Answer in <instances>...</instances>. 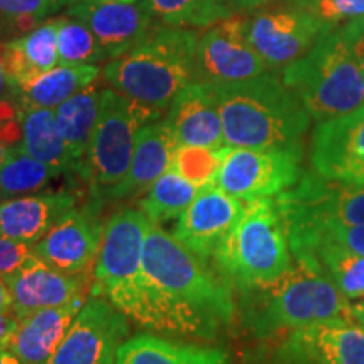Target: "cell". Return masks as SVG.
Instances as JSON below:
<instances>
[{
  "label": "cell",
  "instance_id": "f35d334b",
  "mask_svg": "<svg viewBox=\"0 0 364 364\" xmlns=\"http://www.w3.org/2000/svg\"><path fill=\"white\" fill-rule=\"evenodd\" d=\"M312 11L327 24L364 17V0H314Z\"/></svg>",
  "mask_w": 364,
  "mask_h": 364
},
{
  "label": "cell",
  "instance_id": "5b68a950",
  "mask_svg": "<svg viewBox=\"0 0 364 364\" xmlns=\"http://www.w3.org/2000/svg\"><path fill=\"white\" fill-rule=\"evenodd\" d=\"M213 258L228 284L241 292L280 279L292 267V252L275 199L245 203Z\"/></svg>",
  "mask_w": 364,
  "mask_h": 364
},
{
  "label": "cell",
  "instance_id": "4316f807",
  "mask_svg": "<svg viewBox=\"0 0 364 364\" xmlns=\"http://www.w3.org/2000/svg\"><path fill=\"white\" fill-rule=\"evenodd\" d=\"M100 97H102V91L91 85L54 108L58 129L61 132L68 156H70V177H76L78 181H81L86 152H88L91 136L97 127Z\"/></svg>",
  "mask_w": 364,
  "mask_h": 364
},
{
  "label": "cell",
  "instance_id": "f1b7e54d",
  "mask_svg": "<svg viewBox=\"0 0 364 364\" xmlns=\"http://www.w3.org/2000/svg\"><path fill=\"white\" fill-rule=\"evenodd\" d=\"M19 108V107H17ZM22 140L21 147L31 157L48 164L59 172L71 176V162L58 129L56 115L51 108H19Z\"/></svg>",
  "mask_w": 364,
  "mask_h": 364
},
{
  "label": "cell",
  "instance_id": "83f0119b",
  "mask_svg": "<svg viewBox=\"0 0 364 364\" xmlns=\"http://www.w3.org/2000/svg\"><path fill=\"white\" fill-rule=\"evenodd\" d=\"M100 76L95 65L56 66L43 73L31 83L12 90V97L19 108H54L73 95L88 88Z\"/></svg>",
  "mask_w": 364,
  "mask_h": 364
},
{
  "label": "cell",
  "instance_id": "7dc6e473",
  "mask_svg": "<svg viewBox=\"0 0 364 364\" xmlns=\"http://www.w3.org/2000/svg\"><path fill=\"white\" fill-rule=\"evenodd\" d=\"M351 317L354 322L364 327V300L358 304H351Z\"/></svg>",
  "mask_w": 364,
  "mask_h": 364
},
{
  "label": "cell",
  "instance_id": "7c38bea8",
  "mask_svg": "<svg viewBox=\"0 0 364 364\" xmlns=\"http://www.w3.org/2000/svg\"><path fill=\"white\" fill-rule=\"evenodd\" d=\"M268 70L248 39V19L230 16L198 38L194 81L226 85L257 78Z\"/></svg>",
  "mask_w": 364,
  "mask_h": 364
},
{
  "label": "cell",
  "instance_id": "cb8c5ba5",
  "mask_svg": "<svg viewBox=\"0 0 364 364\" xmlns=\"http://www.w3.org/2000/svg\"><path fill=\"white\" fill-rule=\"evenodd\" d=\"M0 46L9 88L11 91L21 88L43 73L59 66L58 19L44 22L26 36Z\"/></svg>",
  "mask_w": 364,
  "mask_h": 364
},
{
  "label": "cell",
  "instance_id": "60d3db41",
  "mask_svg": "<svg viewBox=\"0 0 364 364\" xmlns=\"http://www.w3.org/2000/svg\"><path fill=\"white\" fill-rule=\"evenodd\" d=\"M341 31H343L346 43L351 48L353 56L356 59L364 80V17L363 19L349 21Z\"/></svg>",
  "mask_w": 364,
  "mask_h": 364
},
{
  "label": "cell",
  "instance_id": "52a82bcc",
  "mask_svg": "<svg viewBox=\"0 0 364 364\" xmlns=\"http://www.w3.org/2000/svg\"><path fill=\"white\" fill-rule=\"evenodd\" d=\"M161 117L162 112L145 107L117 90L102 91L97 127L81 174V182L88 186L91 204L103 208V196L120 184L130 169L140 129Z\"/></svg>",
  "mask_w": 364,
  "mask_h": 364
},
{
  "label": "cell",
  "instance_id": "ba28073f",
  "mask_svg": "<svg viewBox=\"0 0 364 364\" xmlns=\"http://www.w3.org/2000/svg\"><path fill=\"white\" fill-rule=\"evenodd\" d=\"M285 233L327 225H364V184L332 181L302 172L297 184L275 196Z\"/></svg>",
  "mask_w": 364,
  "mask_h": 364
},
{
  "label": "cell",
  "instance_id": "44dd1931",
  "mask_svg": "<svg viewBox=\"0 0 364 364\" xmlns=\"http://www.w3.org/2000/svg\"><path fill=\"white\" fill-rule=\"evenodd\" d=\"M294 260L326 277L348 300L364 297V257L327 236L289 243Z\"/></svg>",
  "mask_w": 364,
  "mask_h": 364
},
{
  "label": "cell",
  "instance_id": "4dcf8cb0",
  "mask_svg": "<svg viewBox=\"0 0 364 364\" xmlns=\"http://www.w3.org/2000/svg\"><path fill=\"white\" fill-rule=\"evenodd\" d=\"M59 174L61 172L58 169L31 157L21 145H14L0 166V194L4 198H12L36 193Z\"/></svg>",
  "mask_w": 364,
  "mask_h": 364
},
{
  "label": "cell",
  "instance_id": "e575fe53",
  "mask_svg": "<svg viewBox=\"0 0 364 364\" xmlns=\"http://www.w3.org/2000/svg\"><path fill=\"white\" fill-rule=\"evenodd\" d=\"M238 364H317L292 332L268 336L240 356Z\"/></svg>",
  "mask_w": 364,
  "mask_h": 364
},
{
  "label": "cell",
  "instance_id": "7bdbcfd3",
  "mask_svg": "<svg viewBox=\"0 0 364 364\" xmlns=\"http://www.w3.org/2000/svg\"><path fill=\"white\" fill-rule=\"evenodd\" d=\"M12 312V295L6 279L0 275V314Z\"/></svg>",
  "mask_w": 364,
  "mask_h": 364
},
{
  "label": "cell",
  "instance_id": "ab89813d",
  "mask_svg": "<svg viewBox=\"0 0 364 364\" xmlns=\"http://www.w3.org/2000/svg\"><path fill=\"white\" fill-rule=\"evenodd\" d=\"M0 140L9 147L19 145L22 140L19 108L9 100L0 102Z\"/></svg>",
  "mask_w": 364,
  "mask_h": 364
},
{
  "label": "cell",
  "instance_id": "d6a6232c",
  "mask_svg": "<svg viewBox=\"0 0 364 364\" xmlns=\"http://www.w3.org/2000/svg\"><path fill=\"white\" fill-rule=\"evenodd\" d=\"M59 66L95 65L107 59L90 27L75 17L58 19Z\"/></svg>",
  "mask_w": 364,
  "mask_h": 364
},
{
  "label": "cell",
  "instance_id": "7a4b0ae2",
  "mask_svg": "<svg viewBox=\"0 0 364 364\" xmlns=\"http://www.w3.org/2000/svg\"><path fill=\"white\" fill-rule=\"evenodd\" d=\"M228 147L302 149L311 113L273 73L226 85H211Z\"/></svg>",
  "mask_w": 364,
  "mask_h": 364
},
{
  "label": "cell",
  "instance_id": "3957f363",
  "mask_svg": "<svg viewBox=\"0 0 364 364\" xmlns=\"http://www.w3.org/2000/svg\"><path fill=\"white\" fill-rule=\"evenodd\" d=\"M198 33L184 27L152 29L136 48L103 68L107 83L135 102L164 112L194 81Z\"/></svg>",
  "mask_w": 364,
  "mask_h": 364
},
{
  "label": "cell",
  "instance_id": "f6af8a7d",
  "mask_svg": "<svg viewBox=\"0 0 364 364\" xmlns=\"http://www.w3.org/2000/svg\"><path fill=\"white\" fill-rule=\"evenodd\" d=\"M9 88V81L6 75V66H4V58H2V46H0V102L6 100V93Z\"/></svg>",
  "mask_w": 364,
  "mask_h": 364
},
{
  "label": "cell",
  "instance_id": "8992f818",
  "mask_svg": "<svg viewBox=\"0 0 364 364\" xmlns=\"http://www.w3.org/2000/svg\"><path fill=\"white\" fill-rule=\"evenodd\" d=\"M282 80L317 122L364 105L363 75L341 29H327L311 51L284 68Z\"/></svg>",
  "mask_w": 364,
  "mask_h": 364
},
{
  "label": "cell",
  "instance_id": "f546056e",
  "mask_svg": "<svg viewBox=\"0 0 364 364\" xmlns=\"http://www.w3.org/2000/svg\"><path fill=\"white\" fill-rule=\"evenodd\" d=\"M198 193V186L169 169L150 186L145 198L140 201V209L150 221L161 225L177 220L194 201Z\"/></svg>",
  "mask_w": 364,
  "mask_h": 364
},
{
  "label": "cell",
  "instance_id": "d590c367",
  "mask_svg": "<svg viewBox=\"0 0 364 364\" xmlns=\"http://www.w3.org/2000/svg\"><path fill=\"white\" fill-rule=\"evenodd\" d=\"M68 0H0V19L29 29L49 14L56 12Z\"/></svg>",
  "mask_w": 364,
  "mask_h": 364
},
{
  "label": "cell",
  "instance_id": "1f68e13d",
  "mask_svg": "<svg viewBox=\"0 0 364 364\" xmlns=\"http://www.w3.org/2000/svg\"><path fill=\"white\" fill-rule=\"evenodd\" d=\"M154 17L172 27H206L230 17L225 0H147Z\"/></svg>",
  "mask_w": 364,
  "mask_h": 364
},
{
  "label": "cell",
  "instance_id": "277c9868",
  "mask_svg": "<svg viewBox=\"0 0 364 364\" xmlns=\"http://www.w3.org/2000/svg\"><path fill=\"white\" fill-rule=\"evenodd\" d=\"M243 321L258 339L351 318V304L326 277L292 263L280 279L245 290Z\"/></svg>",
  "mask_w": 364,
  "mask_h": 364
},
{
  "label": "cell",
  "instance_id": "c3c4849f",
  "mask_svg": "<svg viewBox=\"0 0 364 364\" xmlns=\"http://www.w3.org/2000/svg\"><path fill=\"white\" fill-rule=\"evenodd\" d=\"M9 150H11V147L9 145H6L0 140V166H2L4 161H6L7 156H9Z\"/></svg>",
  "mask_w": 364,
  "mask_h": 364
},
{
  "label": "cell",
  "instance_id": "9a60e30c",
  "mask_svg": "<svg viewBox=\"0 0 364 364\" xmlns=\"http://www.w3.org/2000/svg\"><path fill=\"white\" fill-rule=\"evenodd\" d=\"M100 211L91 203L71 209L43 240L33 245L36 258L73 275L91 273L103 238Z\"/></svg>",
  "mask_w": 364,
  "mask_h": 364
},
{
  "label": "cell",
  "instance_id": "8fae6325",
  "mask_svg": "<svg viewBox=\"0 0 364 364\" xmlns=\"http://www.w3.org/2000/svg\"><path fill=\"white\" fill-rule=\"evenodd\" d=\"M129 336V317L110 300L91 295L56 351L43 364H117L118 349Z\"/></svg>",
  "mask_w": 364,
  "mask_h": 364
},
{
  "label": "cell",
  "instance_id": "e0dca14e",
  "mask_svg": "<svg viewBox=\"0 0 364 364\" xmlns=\"http://www.w3.org/2000/svg\"><path fill=\"white\" fill-rule=\"evenodd\" d=\"M245 201L228 194L216 184L199 189L194 201L177 218L174 238L201 260L211 263L218 247L240 220Z\"/></svg>",
  "mask_w": 364,
  "mask_h": 364
},
{
  "label": "cell",
  "instance_id": "681fc988",
  "mask_svg": "<svg viewBox=\"0 0 364 364\" xmlns=\"http://www.w3.org/2000/svg\"><path fill=\"white\" fill-rule=\"evenodd\" d=\"M70 4H75V2H81V0H68ZM112 2H136V0H112Z\"/></svg>",
  "mask_w": 364,
  "mask_h": 364
},
{
  "label": "cell",
  "instance_id": "6da1fadb",
  "mask_svg": "<svg viewBox=\"0 0 364 364\" xmlns=\"http://www.w3.org/2000/svg\"><path fill=\"white\" fill-rule=\"evenodd\" d=\"M231 289L211 263L196 257L161 225L150 223L142 273L112 304L157 334L213 339L233 318Z\"/></svg>",
  "mask_w": 364,
  "mask_h": 364
},
{
  "label": "cell",
  "instance_id": "603a6c76",
  "mask_svg": "<svg viewBox=\"0 0 364 364\" xmlns=\"http://www.w3.org/2000/svg\"><path fill=\"white\" fill-rule=\"evenodd\" d=\"M86 299H76L59 307L38 311L21 321L7 349L26 364H43L68 334Z\"/></svg>",
  "mask_w": 364,
  "mask_h": 364
},
{
  "label": "cell",
  "instance_id": "2e32d148",
  "mask_svg": "<svg viewBox=\"0 0 364 364\" xmlns=\"http://www.w3.org/2000/svg\"><path fill=\"white\" fill-rule=\"evenodd\" d=\"M68 14L90 27L107 59L124 56L152 31L154 14L147 0H81L71 4Z\"/></svg>",
  "mask_w": 364,
  "mask_h": 364
},
{
  "label": "cell",
  "instance_id": "836d02e7",
  "mask_svg": "<svg viewBox=\"0 0 364 364\" xmlns=\"http://www.w3.org/2000/svg\"><path fill=\"white\" fill-rule=\"evenodd\" d=\"M228 145L223 149L194 147V145H179L172 157L171 169L181 174L184 179L193 182L199 189L215 184L220 172L223 157Z\"/></svg>",
  "mask_w": 364,
  "mask_h": 364
},
{
  "label": "cell",
  "instance_id": "30bf717a",
  "mask_svg": "<svg viewBox=\"0 0 364 364\" xmlns=\"http://www.w3.org/2000/svg\"><path fill=\"white\" fill-rule=\"evenodd\" d=\"M142 209H124L103 228V238L93 267L91 294L112 300L142 273L144 241L150 226Z\"/></svg>",
  "mask_w": 364,
  "mask_h": 364
},
{
  "label": "cell",
  "instance_id": "9c48e42d",
  "mask_svg": "<svg viewBox=\"0 0 364 364\" xmlns=\"http://www.w3.org/2000/svg\"><path fill=\"white\" fill-rule=\"evenodd\" d=\"M302 149L228 147L215 184L241 201L275 198L302 176Z\"/></svg>",
  "mask_w": 364,
  "mask_h": 364
},
{
  "label": "cell",
  "instance_id": "ac0fdd59",
  "mask_svg": "<svg viewBox=\"0 0 364 364\" xmlns=\"http://www.w3.org/2000/svg\"><path fill=\"white\" fill-rule=\"evenodd\" d=\"M12 295V314L21 321L31 314L59 307L91 294L93 272L73 275L36 258L29 265L6 277Z\"/></svg>",
  "mask_w": 364,
  "mask_h": 364
},
{
  "label": "cell",
  "instance_id": "d4e9b609",
  "mask_svg": "<svg viewBox=\"0 0 364 364\" xmlns=\"http://www.w3.org/2000/svg\"><path fill=\"white\" fill-rule=\"evenodd\" d=\"M117 364H230V354L220 348L139 334L120 346Z\"/></svg>",
  "mask_w": 364,
  "mask_h": 364
},
{
  "label": "cell",
  "instance_id": "b9f144b4",
  "mask_svg": "<svg viewBox=\"0 0 364 364\" xmlns=\"http://www.w3.org/2000/svg\"><path fill=\"white\" fill-rule=\"evenodd\" d=\"M21 318L12 312L0 314V349H7L17 329H19Z\"/></svg>",
  "mask_w": 364,
  "mask_h": 364
},
{
  "label": "cell",
  "instance_id": "5bb4252c",
  "mask_svg": "<svg viewBox=\"0 0 364 364\" xmlns=\"http://www.w3.org/2000/svg\"><path fill=\"white\" fill-rule=\"evenodd\" d=\"M312 171L326 179L364 184V105L317 122L311 142Z\"/></svg>",
  "mask_w": 364,
  "mask_h": 364
},
{
  "label": "cell",
  "instance_id": "ffe728a7",
  "mask_svg": "<svg viewBox=\"0 0 364 364\" xmlns=\"http://www.w3.org/2000/svg\"><path fill=\"white\" fill-rule=\"evenodd\" d=\"M177 147L179 142L166 118H159L142 127L136 135L135 152L129 172L120 184L103 196V204L108 201H125L147 193L150 186L171 169Z\"/></svg>",
  "mask_w": 364,
  "mask_h": 364
},
{
  "label": "cell",
  "instance_id": "d6986e66",
  "mask_svg": "<svg viewBox=\"0 0 364 364\" xmlns=\"http://www.w3.org/2000/svg\"><path fill=\"white\" fill-rule=\"evenodd\" d=\"M179 145L223 149L226 147L220 107L215 88L193 81L177 93L164 117Z\"/></svg>",
  "mask_w": 364,
  "mask_h": 364
},
{
  "label": "cell",
  "instance_id": "8d00e7d4",
  "mask_svg": "<svg viewBox=\"0 0 364 364\" xmlns=\"http://www.w3.org/2000/svg\"><path fill=\"white\" fill-rule=\"evenodd\" d=\"M311 236H327L338 241L346 248L353 250L364 257V225H348V223H327V225L306 228V230L289 231L287 240L289 243L311 238Z\"/></svg>",
  "mask_w": 364,
  "mask_h": 364
},
{
  "label": "cell",
  "instance_id": "4fadbf2b",
  "mask_svg": "<svg viewBox=\"0 0 364 364\" xmlns=\"http://www.w3.org/2000/svg\"><path fill=\"white\" fill-rule=\"evenodd\" d=\"M312 9L272 7L248 19V39L268 68H285L297 61L331 29Z\"/></svg>",
  "mask_w": 364,
  "mask_h": 364
},
{
  "label": "cell",
  "instance_id": "484cf974",
  "mask_svg": "<svg viewBox=\"0 0 364 364\" xmlns=\"http://www.w3.org/2000/svg\"><path fill=\"white\" fill-rule=\"evenodd\" d=\"M317 364H364V327L351 318L292 331Z\"/></svg>",
  "mask_w": 364,
  "mask_h": 364
},
{
  "label": "cell",
  "instance_id": "ee69618b",
  "mask_svg": "<svg viewBox=\"0 0 364 364\" xmlns=\"http://www.w3.org/2000/svg\"><path fill=\"white\" fill-rule=\"evenodd\" d=\"M225 2L233 11V9H257L273 2V0H225Z\"/></svg>",
  "mask_w": 364,
  "mask_h": 364
},
{
  "label": "cell",
  "instance_id": "7402d4cb",
  "mask_svg": "<svg viewBox=\"0 0 364 364\" xmlns=\"http://www.w3.org/2000/svg\"><path fill=\"white\" fill-rule=\"evenodd\" d=\"M76 201L78 199L71 193L7 199L0 204V236L31 245L38 243L76 208Z\"/></svg>",
  "mask_w": 364,
  "mask_h": 364
},
{
  "label": "cell",
  "instance_id": "bcb514c9",
  "mask_svg": "<svg viewBox=\"0 0 364 364\" xmlns=\"http://www.w3.org/2000/svg\"><path fill=\"white\" fill-rule=\"evenodd\" d=\"M0 364H26L11 349H0Z\"/></svg>",
  "mask_w": 364,
  "mask_h": 364
},
{
  "label": "cell",
  "instance_id": "74e56055",
  "mask_svg": "<svg viewBox=\"0 0 364 364\" xmlns=\"http://www.w3.org/2000/svg\"><path fill=\"white\" fill-rule=\"evenodd\" d=\"M36 260L33 245L0 236V275H12Z\"/></svg>",
  "mask_w": 364,
  "mask_h": 364
}]
</instances>
